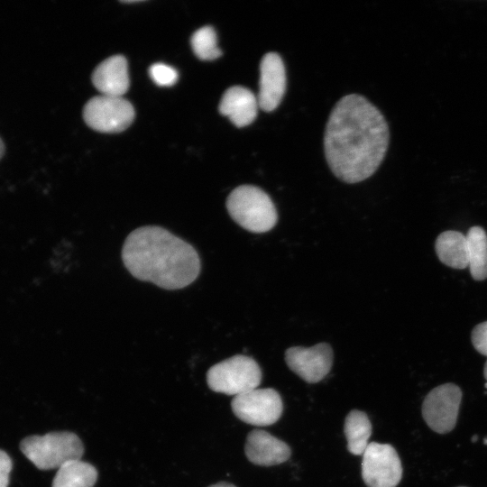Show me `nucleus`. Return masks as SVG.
Instances as JSON below:
<instances>
[{"label": "nucleus", "instance_id": "obj_6", "mask_svg": "<svg viewBox=\"0 0 487 487\" xmlns=\"http://www.w3.org/2000/svg\"><path fill=\"white\" fill-rule=\"evenodd\" d=\"M83 117L92 129L102 133H119L134 118L132 104L122 96H97L84 106Z\"/></svg>", "mask_w": 487, "mask_h": 487}, {"label": "nucleus", "instance_id": "obj_20", "mask_svg": "<svg viewBox=\"0 0 487 487\" xmlns=\"http://www.w3.org/2000/svg\"><path fill=\"white\" fill-rule=\"evenodd\" d=\"M149 74L154 83L161 87L172 86L178 80L177 70L164 63L152 64L149 69Z\"/></svg>", "mask_w": 487, "mask_h": 487}, {"label": "nucleus", "instance_id": "obj_13", "mask_svg": "<svg viewBox=\"0 0 487 487\" xmlns=\"http://www.w3.org/2000/svg\"><path fill=\"white\" fill-rule=\"evenodd\" d=\"M92 82L104 96H122L130 85L125 58L115 55L103 60L95 69Z\"/></svg>", "mask_w": 487, "mask_h": 487}, {"label": "nucleus", "instance_id": "obj_21", "mask_svg": "<svg viewBox=\"0 0 487 487\" xmlns=\"http://www.w3.org/2000/svg\"><path fill=\"white\" fill-rule=\"evenodd\" d=\"M471 338L473 347L487 356V321L478 324L473 329Z\"/></svg>", "mask_w": 487, "mask_h": 487}, {"label": "nucleus", "instance_id": "obj_2", "mask_svg": "<svg viewBox=\"0 0 487 487\" xmlns=\"http://www.w3.org/2000/svg\"><path fill=\"white\" fill-rule=\"evenodd\" d=\"M122 260L136 279L165 289H179L199 275L200 259L196 249L155 225L139 227L126 237Z\"/></svg>", "mask_w": 487, "mask_h": 487}, {"label": "nucleus", "instance_id": "obj_14", "mask_svg": "<svg viewBox=\"0 0 487 487\" xmlns=\"http://www.w3.org/2000/svg\"><path fill=\"white\" fill-rule=\"evenodd\" d=\"M257 96L248 88L234 86L226 89L219 104V112L236 127L252 124L257 116Z\"/></svg>", "mask_w": 487, "mask_h": 487}, {"label": "nucleus", "instance_id": "obj_22", "mask_svg": "<svg viewBox=\"0 0 487 487\" xmlns=\"http://www.w3.org/2000/svg\"><path fill=\"white\" fill-rule=\"evenodd\" d=\"M11 469L12 461L9 455L3 450H0V487L8 486Z\"/></svg>", "mask_w": 487, "mask_h": 487}, {"label": "nucleus", "instance_id": "obj_24", "mask_svg": "<svg viewBox=\"0 0 487 487\" xmlns=\"http://www.w3.org/2000/svg\"><path fill=\"white\" fill-rule=\"evenodd\" d=\"M5 151V146L3 140L0 137V159L4 156Z\"/></svg>", "mask_w": 487, "mask_h": 487}, {"label": "nucleus", "instance_id": "obj_5", "mask_svg": "<svg viewBox=\"0 0 487 487\" xmlns=\"http://www.w3.org/2000/svg\"><path fill=\"white\" fill-rule=\"evenodd\" d=\"M262 375L254 359L237 354L213 365L207 372V382L213 391L235 397L257 389Z\"/></svg>", "mask_w": 487, "mask_h": 487}, {"label": "nucleus", "instance_id": "obj_19", "mask_svg": "<svg viewBox=\"0 0 487 487\" xmlns=\"http://www.w3.org/2000/svg\"><path fill=\"white\" fill-rule=\"evenodd\" d=\"M191 46L197 57L203 60H212L222 54L217 47L216 33L211 26L197 30L191 37Z\"/></svg>", "mask_w": 487, "mask_h": 487}, {"label": "nucleus", "instance_id": "obj_17", "mask_svg": "<svg viewBox=\"0 0 487 487\" xmlns=\"http://www.w3.org/2000/svg\"><path fill=\"white\" fill-rule=\"evenodd\" d=\"M96 479L97 472L92 464L73 460L58 469L52 487H93Z\"/></svg>", "mask_w": 487, "mask_h": 487}, {"label": "nucleus", "instance_id": "obj_10", "mask_svg": "<svg viewBox=\"0 0 487 487\" xmlns=\"http://www.w3.org/2000/svg\"><path fill=\"white\" fill-rule=\"evenodd\" d=\"M285 361L289 368L305 381L316 383L330 372L333 350L326 343L308 348L293 346L286 351Z\"/></svg>", "mask_w": 487, "mask_h": 487}, {"label": "nucleus", "instance_id": "obj_12", "mask_svg": "<svg viewBox=\"0 0 487 487\" xmlns=\"http://www.w3.org/2000/svg\"><path fill=\"white\" fill-rule=\"evenodd\" d=\"M244 452L251 463L262 466L282 464L291 455L285 442L262 429H253L247 435Z\"/></svg>", "mask_w": 487, "mask_h": 487}, {"label": "nucleus", "instance_id": "obj_27", "mask_svg": "<svg viewBox=\"0 0 487 487\" xmlns=\"http://www.w3.org/2000/svg\"><path fill=\"white\" fill-rule=\"evenodd\" d=\"M484 386H485V388L487 389V382L485 383V385H484Z\"/></svg>", "mask_w": 487, "mask_h": 487}, {"label": "nucleus", "instance_id": "obj_3", "mask_svg": "<svg viewBox=\"0 0 487 487\" xmlns=\"http://www.w3.org/2000/svg\"><path fill=\"white\" fill-rule=\"evenodd\" d=\"M226 208L234 222L253 233H265L276 225V207L260 188L242 185L227 197Z\"/></svg>", "mask_w": 487, "mask_h": 487}, {"label": "nucleus", "instance_id": "obj_9", "mask_svg": "<svg viewBox=\"0 0 487 487\" xmlns=\"http://www.w3.org/2000/svg\"><path fill=\"white\" fill-rule=\"evenodd\" d=\"M462 400L460 388L445 383L434 388L422 404V416L427 426L439 434L448 433L456 424Z\"/></svg>", "mask_w": 487, "mask_h": 487}, {"label": "nucleus", "instance_id": "obj_15", "mask_svg": "<svg viewBox=\"0 0 487 487\" xmlns=\"http://www.w3.org/2000/svg\"><path fill=\"white\" fill-rule=\"evenodd\" d=\"M439 260L454 269H464L469 264V251L466 235L458 231L441 233L435 244Z\"/></svg>", "mask_w": 487, "mask_h": 487}, {"label": "nucleus", "instance_id": "obj_4", "mask_svg": "<svg viewBox=\"0 0 487 487\" xmlns=\"http://www.w3.org/2000/svg\"><path fill=\"white\" fill-rule=\"evenodd\" d=\"M20 449L39 469L51 470L80 460L84 446L72 432H51L44 436H31L22 440Z\"/></svg>", "mask_w": 487, "mask_h": 487}, {"label": "nucleus", "instance_id": "obj_26", "mask_svg": "<svg viewBox=\"0 0 487 487\" xmlns=\"http://www.w3.org/2000/svg\"><path fill=\"white\" fill-rule=\"evenodd\" d=\"M484 444H487V439H484Z\"/></svg>", "mask_w": 487, "mask_h": 487}, {"label": "nucleus", "instance_id": "obj_11", "mask_svg": "<svg viewBox=\"0 0 487 487\" xmlns=\"http://www.w3.org/2000/svg\"><path fill=\"white\" fill-rule=\"evenodd\" d=\"M286 90V72L280 56L276 52L266 53L260 63L259 107L265 112L274 110L280 103Z\"/></svg>", "mask_w": 487, "mask_h": 487}, {"label": "nucleus", "instance_id": "obj_18", "mask_svg": "<svg viewBox=\"0 0 487 487\" xmlns=\"http://www.w3.org/2000/svg\"><path fill=\"white\" fill-rule=\"evenodd\" d=\"M470 272L475 280L487 278V234L481 226L471 227L466 234Z\"/></svg>", "mask_w": 487, "mask_h": 487}, {"label": "nucleus", "instance_id": "obj_1", "mask_svg": "<svg viewBox=\"0 0 487 487\" xmlns=\"http://www.w3.org/2000/svg\"><path fill=\"white\" fill-rule=\"evenodd\" d=\"M389 127L380 110L365 97H342L330 113L324 149L332 172L346 183L371 177L389 145Z\"/></svg>", "mask_w": 487, "mask_h": 487}, {"label": "nucleus", "instance_id": "obj_25", "mask_svg": "<svg viewBox=\"0 0 487 487\" xmlns=\"http://www.w3.org/2000/svg\"><path fill=\"white\" fill-rule=\"evenodd\" d=\"M483 375H484L485 380L487 381V361L484 363Z\"/></svg>", "mask_w": 487, "mask_h": 487}, {"label": "nucleus", "instance_id": "obj_8", "mask_svg": "<svg viewBox=\"0 0 487 487\" xmlns=\"http://www.w3.org/2000/svg\"><path fill=\"white\" fill-rule=\"evenodd\" d=\"M362 477L368 487H396L402 477L400 459L389 444L369 443L363 454Z\"/></svg>", "mask_w": 487, "mask_h": 487}, {"label": "nucleus", "instance_id": "obj_16", "mask_svg": "<svg viewBox=\"0 0 487 487\" xmlns=\"http://www.w3.org/2000/svg\"><path fill=\"white\" fill-rule=\"evenodd\" d=\"M344 433L347 450L354 455H363L372 435V424L368 416L358 409L351 410L345 420Z\"/></svg>", "mask_w": 487, "mask_h": 487}, {"label": "nucleus", "instance_id": "obj_23", "mask_svg": "<svg viewBox=\"0 0 487 487\" xmlns=\"http://www.w3.org/2000/svg\"><path fill=\"white\" fill-rule=\"evenodd\" d=\"M208 487H236V486L229 482H217L216 484L210 485Z\"/></svg>", "mask_w": 487, "mask_h": 487}, {"label": "nucleus", "instance_id": "obj_7", "mask_svg": "<svg viewBox=\"0 0 487 487\" xmlns=\"http://www.w3.org/2000/svg\"><path fill=\"white\" fill-rule=\"evenodd\" d=\"M231 407L240 420L259 427L274 424L283 410L280 394L271 388L254 389L237 395L232 400Z\"/></svg>", "mask_w": 487, "mask_h": 487}, {"label": "nucleus", "instance_id": "obj_28", "mask_svg": "<svg viewBox=\"0 0 487 487\" xmlns=\"http://www.w3.org/2000/svg\"><path fill=\"white\" fill-rule=\"evenodd\" d=\"M461 487H464V486H461Z\"/></svg>", "mask_w": 487, "mask_h": 487}]
</instances>
